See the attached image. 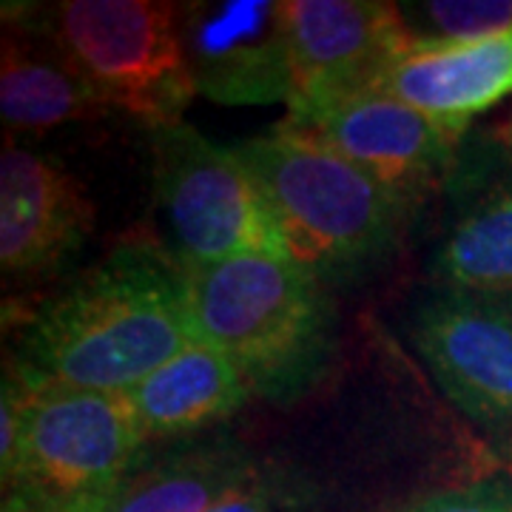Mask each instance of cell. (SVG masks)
<instances>
[{
	"instance_id": "3",
	"label": "cell",
	"mask_w": 512,
	"mask_h": 512,
	"mask_svg": "<svg viewBox=\"0 0 512 512\" xmlns=\"http://www.w3.org/2000/svg\"><path fill=\"white\" fill-rule=\"evenodd\" d=\"M234 151L271 205L288 256L308 274L342 279L393 251L410 208L333 148L279 123Z\"/></svg>"
},
{
	"instance_id": "7",
	"label": "cell",
	"mask_w": 512,
	"mask_h": 512,
	"mask_svg": "<svg viewBox=\"0 0 512 512\" xmlns=\"http://www.w3.org/2000/svg\"><path fill=\"white\" fill-rule=\"evenodd\" d=\"M293 89L288 123L376 92L410 43L399 6L376 0H288Z\"/></svg>"
},
{
	"instance_id": "19",
	"label": "cell",
	"mask_w": 512,
	"mask_h": 512,
	"mask_svg": "<svg viewBox=\"0 0 512 512\" xmlns=\"http://www.w3.org/2000/svg\"><path fill=\"white\" fill-rule=\"evenodd\" d=\"M404 512H512V490L498 484H478L430 495Z\"/></svg>"
},
{
	"instance_id": "13",
	"label": "cell",
	"mask_w": 512,
	"mask_h": 512,
	"mask_svg": "<svg viewBox=\"0 0 512 512\" xmlns=\"http://www.w3.org/2000/svg\"><path fill=\"white\" fill-rule=\"evenodd\" d=\"M376 92L393 94L467 134L478 114L512 94V23L436 52H407Z\"/></svg>"
},
{
	"instance_id": "22",
	"label": "cell",
	"mask_w": 512,
	"mask_h": 512,
	"mask_svg": "<svg viewBox=\"0 0 512 512\" xmlns=\"http://www.w3.org/2000/svg\"><path fill=\"white\" fill-rule=\"evenodd\" d=\"M495 148L512 165V111L507 114V120L498 126V131H495Z\"/></svg>"
},
{
	"instance_id": "4",
	"label": "cell",
	"mask_w": 512,
	"mask_h": 512,
	"mask_svg": "<svg viewBox=\"0 0 512 512\" xmlns=\"http://www.w3.org/2000/svg\"><path fill=\"white\" fill-rule=\"evenodd\" d=\"M40 29L111 111L148 131L183 123L197 97L180 40V6L157 0H60Z\"/></svg>"
},
{
	"instance_id": "18",
	"label": "cell",
	"mask_w": 512,
	"mask_h": 512,
	"mask_svg": "<svg viewBox=\"0 0 512 512\" xmlns=\"http://www.w3.org/2000/svg\"><path fill=\"white\" fill-rule=\"evenodd\" d=\"M29 407H32V387L20 379L15 367H6L3 387H0V478H3V487L9 484L15 464H18Z\"/></svg>"
},
{
	"instance_id": "2",
	"label": "cell",
	"mask_w": 512,
	"mask_h": 512,
	"mask_svg": "<svg viewBox=\"0 0 512 512\" xmlns=\"http://www.w3.org/2000/svg\"><path fill=\"white\" fill-rule=\"evenodd\" d=\"M197 339L225 353L254 396L288 404L328 373L333 311L325 282L293 259L245 254L185 268Z\"/></svg>"
},
{
	"instance_id": "14",
	"label": "cell",
	"mask_w": 512,
	"mask_h": 512,
	"mask_svg": "<svg viewBox=\"0 0 512 512\" xmlns=\"http://www.w3.org/2000/svg\"><path fill=\"white\" fill-rule=\"evenodd\" d=\"M126 396L151 441L197 433L228 419L254 393L225 353L194 339Z\"/></svg>"
},
{
	"instance_id": "8",
	"label": "cell",
	"mask_w": 512,
	"mask_h": 512,
	"mask_svg": "<svg viewBox=\"0 0 512 512\" xmlns=\"http://www.w3.org/2000/svg\"><path fill=\"white\" fill-rule=\"evenodd\" d=\"M180 40L200 97L220 106H288L293 89L288 0L183 3Z\"/></svg>"
},
{
	"instance_id": "1",
	"label": "cell",
	"mask_w": 512,
	"mask_h": 512,
	"mask_svg": "<svg viewBox=\"0 0 512 512\" xmlns=\"http://www.w3.org/2000/svg\"><path fill=\"white\" fill-rule=\"evenodd\" d=\"M194 339L183 262L126 239L37 305L9 367L35 390L128 393Z\"/></svg>"
},
{
	"instance_id": "20",
	"label": "cell",
	"mask_w": 512,
	"mask_h": 512,
	"mask_svg": "<svg viewBox=\"0 0 512 512\" xmlns=\"http://www.w3.org/2000/svg\"><path fill=\"white\" fill-rule=\"evenodd\" d=\"M208 512H285V504L276 498L274 490H268L259 478L251 476Z\"/></svg>"
},
{
	"instance_id": "6",
	"label": "cell",
	"mask_w": 512,
	"mask_h": 512,
	"mask_svg": "<svg viewBox=\"0 0 512 512\" xmlns=\"http://www.w3.org/2000/svg\"><path fill=\"white\" fill-rule=\"evenodd\" d=\"M148 444L126 393L32 387L18 464L6 490L94 504L126 481Z\"/></svg>"
},
{
	"instance_id": "11",
	"label": "cell",
	"mask_w": 512,
	"mask_h": 512,
	"mask_svg": "<svg viewBox=\"0 0 512 512\" xmlns=\"http://www.w3.org/2000/svg\"><path fill=\"white\" fill-rule=\"evenodd\" d=\"M94 228V202L52 157L6 143L0 154V268L35 282L66 268Z\"/></svg>"
},
{
	"instance_id": "5",
	"label": "cell",
	"mask_w": 512,
	"mask_h": 512,
	"mask_svg": "<svg viewBox=\"0 0 512 512\" xmlns=\"http://www.w3.org/2000/svg\"><path fill=\"white\" fill-rule=\"evenodd\" d=\"M148 134L171 254L185 268L245 254L291 259L271 205L234 148L211 143L185 120Z\"/></svg>"
},
{
	"instance_id": "16",
	"label": "cell",
	"mask_w": 512,
	"mask_h": 512,
	"mask_svg": "<svg viewBox=\"0 0 512 512\" xmlns=\"http://www.w3.org/2000/svg\"><path fill=\"white\" fill-rule=\"evenodd\" d=\"M254 476L231 441L174 450L151 467H137L100 512H208Z\"/></svg>"
},
{
	"instance_id": "12",
	"label": "cell",
	"mask_w": 512,
	"mask_h": 512,
	"mask_svg": "<svg viewBox=\"0 0 512 512\" xmlns=\"http://www.w3.org/2000/svg\"><path fill=\"white\" fill-rule=\"evenodd\" d=\"M498 151V148H495ZM490 174L467 163L464 148L447 180L450 217L430 256L436 285L512 308V165Z\"/></svg>"
},
{
	"instance_id": "17",
	"label": "cell",
	"mask_w": 512,
	"mask_h": 512,
	"mask_svg": "<svg viewBox=\"0 0 512 512\" xmlns=\"http://www.w3.org/2000/svg\"><path fill=\"white\" fill-rule=\"evenodd\" d=\"M407 52H436L498 32L512 23V0H407L396 3Z\"/></svg>"
},
{
	"instance_id": "10",
	"label": "cell",
	"mask_w": 512,
	"mask_h": 512,
	"mask_svg": "<svg viewBox=\"0 0 512 512\" xmlns=\"http://www.w3.org/2000/svg\"><path fill=\"white\" fill-rule=\"evenodd\" d=\"M413 342L464 416L512 441V308L436 285L413 311Z\"/></svg>"
},
{
	"instance_id": "9",
	"label": "cell",
	"mask_w": 512,
	"mask_h": 512,
	"mask_svg": "<svg viewBox=\"0 0 512 512\" xmlns=\"http://www.w3.org/2000/svg\"><path fill=\"white\" fill-rule=\"evenodd\" d=\"M282 123L359 165L410 211L447 185L467 140L464 131L384 92L350 97L302 123Z\"/></svg>"
},
{
	"instance_id": "21",
	"label": "cell",
	"mask_w": 512,
	"mask_h": 512,
	"mask_svg": "<svg viewBox=\"0 0 512 512\" xmlns=\"http://www.w3.org/2000/svg\"><path fill=\"white\" fill-rule=\"evenodd\" d=\"M106 501L94 504H69V501H52L29 490H6L0 512H100Z\"/></svg>"
},
{
	"instance_id": "15",
	"label": "cell",
	"mask_w": 512,
	"mask_h": 512,
	"mask_svg": "<svg viewBox=\"0 0 512 512\" xmlns=\"http://www.w3.org/2000/svg\"><path fill=\"white\" fill-rule=\"evenodd\" d=\"M94 86L46 37L29 40L15 26L0 49V117L15 131H52L109 114Z\"/></svg>"
}]
</instances>
